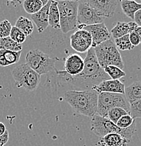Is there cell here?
<instances>
[{
	"label": "cell",
	"mask_w": 141,
	"mask_h": 146,
	"mask_svg": "<svg viewBox=\"0 0 141 146\" xmlns=\"http://www.w3.org/2000/svg\"><path fill=\"white\" fill-rule=\"evenodd\" d=\"M110 77L98 63L94 48H91L86 54L84 59V70L76 76H71L65 70H57L47 77L45 86L58 96L68 91L91 90Z\"/></svg>",
	"instance_id": "obj_1"
},
{
	"label": "cell",
	"mask_w": 141,
	"mask_h": 146,
	"mask_svg": "<svg viewBox=\"0 0 141 146\" xmlns=\"http://www.w3.org/2000/svg\"><path fill=\"white\" fill-rule=\"evenodd\" d=\"M63 98L75 113L92 118L97 114L98 94L96 91H68Z\"/></svg>",
	"instance_id": "obj_2"
},
{
	"label": "cell",
	"mask_w": 141,
	"mask_h": 146,
	"mask_svg": "<svg viewBox=\"0 0 141 146\" xmlns=\"http://www.w3.org/2000/svg\"><path fill=\"white\" fill-rule=\"evenodd\" d=\"M91 131L100 138L110 133H119L131 141L132 137L136 131V120H135L131 127L126 129H121L108 118L103 117L96 114L91 118Z\"/></svg>",
	"instance_id": "obj_3"
},
{
	"label": "cell",
	"mask_w": 141,
	"mask_h": 146,
	"mask_svg": "<svg viewBox=\"0 0 141 146\" xmlns=\"http://www.w3.org/2000/svg\"><path fill=\"white\" fill-rule=\"evenodd\" d=\"M98 63L102 68L109 65H115L120 69L124 68L120 52L112 39L107 40L94 48Z\"/></svg>",
	"instance_id": "obj_4"
},
{
	"label": "cell",
	"mask_w": 141,
	"mask_h": 146,
	"mask_svg": "<svg viewBox=\"0 0 141 146\" xmlns=\"http://www.w3.org/2000/svg\"><path fill=\"white\" fill-rule=\"evenodd\" d=\"M58 58H51L39 49H32L29 51L25 56V62L39 75L47 74L56 72V63Z\"/></svg>",
	"instance_id": "obj_5"
},
{
	"label": "cell",
	"mask_w": 141,
	"mask_h": 146,
	"mask_svg": "<svg viewBox=\"0 0 141 146\" xmlns=\"http://www.w3.org/2000/svg\"><path fill=\"white\" fill-rule=\"evenodd\" d=\"M12 76L18 88H23L29 92L36 90L40 83L41 75L27 63L16 66L12 70Z\"/></svg>",
	"instance_id": "obj_6"
},
{
	"label": "cell",
	"mask_w": 141,
	"mask_h": 146,
	"mask_svg": "<svg viewBox=\"0 0 141 146\" xmlns=\"http://www.w3.org/2000/svg\"><path fill=\"white\" fill-rule=\"evenodd\" d=\"M60 12V30L64 34L75 30L77 27V12L79 1H58Z\"/></svg>",
	"instance_id": "obj_7"
},
{
	"label": "cell",
	"mask_w": 141,
	"mask_h": 146,
	"mask_svg": "<svg viewBox=\"0 0 141 146\" xmlns=\"http://www.w3.org/2000/svg\"><path fill=\"white\" fill-rule=\"evenodd\" d=\"M114 108H122L129 112L130 104L124 94L107 92L98 94V115L107 118V113Z\"/></svg>",
	"instance_id": "obj_8"
},
{
	"label": "cell",
	"mask_w": 141,
	"mask_h": 146,
	"mask_svg": "<svg viewBox=\"0 0 141 146\" xmlns=\"http://www.w3.org/2000/svg\"><path fill=\"white\" fill-rule=\"evenodd\" d=\"M105 18L102 17L89 4L88 1H79L77 12L78 25H92L104 23ZM77 25V26H78Z\"/></svg>",
	"instance_id": "obj_9"
},
{
	"label": "cell",
	"mask_w": 141,
	"mask_h": 146,
	"mask_svg": "<svg viewBox=\"0 0 141 146\" xmlns=\"http://www.w3.org/2000/svg\"><path fill=\"white\" fill-rule=\"evenodd\" d=\"M70 44L77 52L86 53L92 48L93 40L89 32L85 30H78L70 36Z\"/></svg>",
	"instance_id": "obj_10"
},
{
	"label": "cell",
	"mask_w": 141,
	"mask_h": 146,
	"mask_svg": "<svg viewBox=\"0 0 141 146\" xmlns=\"http://www.w3.org/2000/svg\"><path fill=\"white\" fill-rule=\"evenodd\" d=\"M79 30H85L89 32L92 36V48L111 39L112 35L104 23L92 25H78Z\"/></svg>",
	"instance_id": "obj_11"
},
{
	"label": "cell",
	"mask_w": 141,
	"mask_h": 146,
	"mask_svg": "<svg viewBox=\"0 0 141 146\" xmlns=\"http://www.w3.org/2000/svg\"><path fill=\"white\" fill-rule=\"evenodd\" d=\"M89 4L103 18H111L120 1L117 0H89Z\"/></svg>",
	"instance_id": "obj_12"
},
{
	"label": "cell",
	"mask_w": 141,
	"mask_h": 146,
	"mask_svg": "<svg viewBox=\"0 0 141 146\" xmlns=\"http://www.w3.org/2000/svg\"><path fill=\"white\" fill-rule=\"evenodd\" d=\"M65 72L71 76L80 74L84 68V60L79 54H70L64 59Z\"/></svg>",
	"instance_id": "obj_13"
},
{
	"label": "cell",
	"mask_w": 141,
	"mask_h": 146,
	"mask_svg": "<svg viewBox=\"0 0 141 146\" xmlns=\"http://www.w3.org/2000/svg\"><path fill=\"white\" fill-rule=\"evenodd\" d=\"M125 84L120 80H107L101 82L98 86L93 87V90L96 91L98 94L103 92L121 94L125 95Z\"/></svg>",
	"instance_id": "obj_14"
},
{
	"label": "cell",
	"mask_w": 141,
	"mask_h": 146,
	"mask_svg": "<svg viewBox=\"0 0 141 146\" xmlns=\"http://www.w3.org/2000/svg\"><path fill=\"white\" fill-rule=\"evenodd\" d=\"M51 1H49L46 5H45L39 12L31 16L33 23L37 26L38 33H42L49 25L48 23V13Z\"/></svg>",
	"instance_id": "obj_15"
},
{
	"label": "cell",
	"mask_w": 141,
	"mask_h": 146,
	"mask_svg": "<svg viewBox=\"0 0 141 146\" xmlns=\"http://www.w3.org/2000/svg\"><path fill=\"white\" fill-rule=\"evenodd\" d=\"M138 27V25L133 21L128 23L117 22L115 27L112 29L110 33L114 39H117L133 33Z\"/></svg>",
	"instance_id": "obj_16"
},
{
	"label": "cell",
	"mask_w": 141,
	"mask_h": 146,
	"mask_svg": "<svg viewBox=\"0 0 141 146\" xmlns=\"http://www.w3.org/2000/svg\"><path fill=\"white\" fill-rule=\"evenodd\" d=\"M129 142L119 133H110L100 138L98 144L101 146H126Z\"/></svg>",
	"instance_id": "obj_17"
},
{
	"label": "cell",
	"mask_w": 141,
	"mask_h": 146,
	"mask_svg": "<svg viewBox=\"0 0 141 146\" xmlns=\"http://www.w3.org/2000/svg\"><path fill=\"white\" fill-rule=\"evenodd\" d=\"M22 51H12L8 50L0 51V66L7 67L19 63Z\"/></svg>",
	"instance_id": "obj_18"
},
{
	"label": "cell",
	"mask_w": 141,
	"mask_h": 146,
	"mask_svg": "<svg viewBox=\"0 0 141 146\" xmlns=\"http://www.w3.org/2000/svg\"><path fill=\"white\" fill-rule=\"evenodd\" d=\"M125 96L127 100L131 103L141 99V82H135L125 89Z\"/></svg>",
	"instance_id": "obj_19"
},
{
	"label": "cell",
	"mask_w": 141,
	"mask_h": 146,
	"mask_svg": "<svg viewBox=\"0 0 141 146\" xmlns=\"http://www.w3.org/2000/svg\"><path fill=\"white\" fill-rule=\"evenodd\" d=\"M120 4L123 13L132 20H134L136 12L141 9V4L133 0H122Z\"/></svg>",
	"instance_id": "obj_20"
},
{
	"label": "cell",
	"mask_w": 141,
	"mask_h": 146,
	"mask_svg": "<svg viewBox=\"0 0 141 146\" xmlns=\"http://www.w3.org/2000/svg\"><path fill=\"white\" fill-rule=\"evenodd\" d=\"M48 23L52 28L60 29V12L57 1H51L48 13Z\"/></svg>",
	"instance_id": "obj_21"
},
{
	"label": "cell",
	"mask_w": 141,
	"mask_h": 146,
	"mask_svg": "<svg viewBox=\"0 0 141 146\" xmlns=\"http://www.w3.org/2000/svg\"><path fill=\"white\" fill-rule=\"evenodd\" d=\"M15 27L19 28L26 36H29L32 33L34 30V25L32 22L28 18L21 16L16 21Z\"/></svg>",
	"instance_id": "obj_22"
},
{
	"label": "cell",
	"mask_w": 141,
	"mask_h": 146,
	"mask_svg": "<svg viewBox=\"0 0 141 146\" xmlns=\"http://www.w3.org/2000/svg\"><path fill=\"white\" fill-rule=\"evenodd\" d=\"M44 7L42 0H25L23 3L24 10L28 14H35Z\"/></svg>",
	"instance_id": "obj_23"
},
{
	"label": "cell",
	"mask_w": 141,
	"mask_h": 146,
	"mask_svg": "<svg viewBox=\"0 0 141 146\" xmlns=\"http://www.w3.org/2000/svg\"><path fill=\"white\" fill-rule=\"evenodd\" d=\"M22 44L16 43L11 39L10 36L6 38H0V51L1 50H8L12 51H22Z\"/></svg>",
	"instance_id": "obj_24"
},
{
	"label": "cell",
	"mask_w": 141,
	"mask_h": 146,
	"mask_svg": "<svg viewBox=\"0 0 141 146\" xmlns=\"http://www.w3.org/2000/svg\"><path fill=\"white\" fill-rule=\"evenodd\" d=\"M104 70L106 74L113 80H120V79L126 75V73L123 71V70L115 65H109L104 68Z\"/></svg>",
	"instance_id": "obj_25"
},
{
	"label": "cell",
	"mask_w": 141,
	"mask_h": 146,
	"mask_svg": "<svg viewBox=\"0 0 141 146\" xmlns=\"http://www.w3.org/2000/svg\"><path fill=\"white\" fill-rule=\"evenodd\" d=\"M115 44L119 51H131L134 48V46L130 42L129 35L115 39Z\"/></svg>",
	"instance_id": "obj_26"
},
{
	"label": "cell",
	"mask_w": 141,
	"mask_h": 146,
	"mask_svg": "<svg viewBox=\"0 0 141 146\" xmlns=\"http://www.w3.org/2000/svg\"><path fill=\"white\" fill-rule=\"evenodd\" d=\"M128 114H129V112L122 108H114L110 110L107 113V118L115 124H117V121L120 119L121 117Z\"/></svg>",
	"instance_id": "obj_27"
},
{
	"label": "cell",
	"mask_w": 141,
	"mask_h": 146,
	"mask_svg": "<svg viewBox=\"0 0 141 146\" xmlns=\"http://www.w3.org/2000/svg\"><path fill=\"white\" fill-rule=\"evenodd\" d=\"M10 37L11 38V39H13L14 42H16V43L22 44L23 43V42H25V40H26L27 36L25 35L21 30H20L19 28L13 26L12 27Z\"/></svg>",
	"instance_id": "obj_28"
},
{
	"label": "cell",
	"mask_w": 141,
	"mask_h": 146,
	"mask_svg": "<svg viewBox=\"0 0 141 146\" xmlns=\"http://www.w3.org/2000/svg\"><path fill=\"white\" fill-rule=\"evenodd\" d=\"M12 27L13 26L8 20H4L0 22V38H6L10 36Z\"/></svg>",
	"instance_id": "obj_29"
},
{
	"label": "cell",
	"mask_w": 141,
	"mask_h": 146,
	"mask_svg": "<svg viewBox=\"0 0 141 146\" xmlns=\"http://www.w3.org/2000/svg\"><path fill=\"white\" fill-rule=\"evenodd\" d=\"M130 115L133 119L141 118V99L130 105Z\"/></svg>",
	"instance_id": "obj_30"
},
{
	"label": "cell",
	"mask_w": 141,
	"mask_h": 146,
	"mask_svg": "<svg viewBox=\"0 0 141 146\" xmlns=\"http://www.w3.org/2000/svg\"><path fill=\"white\" fill-rule=\"evenodd\" d=\"M135 120L136 119L132 117L130 114H128V115H126L121 117L120 119L117 123V125L121 129H126V128L131 127Z\"/></svg>",
	"instance_id": "obj_31"
},
{
	"label": "cell",
	"mask_w": 141,
	"mask_h": 146,
	"mask_svg": "<svg viewBox=\"0 0 141 146\" xmlns=\"http://www.w3.org/2000/svg\"><path fill=\"white\" fill-rule=\"evenodd\" d=\"M129 39L130 42H131V44L133 46H137L140 44V40L139 36H138V35L136 34L135 32H133V33H130L129 34Z\"/></svg>",
	"instance_id": "obj_32"
},
{
	"label": "cell",
	"mask_w": 141,
	"mask_h": 146,
	"mask_svg": "<svg viewBox=\"0 0 141 146\" xmlns=\"http://www.w3.org/2000/svg\"><path fill=\"white\" fill-rule=\"evenodd\" d=\"M9 139V133L8 131H7L4 134L0 136V146H4L8 142Z\"/></svg>",
	"instance_id": "obj_33"
},
{
	"label": "cell",
	"mask_w": 141,
	"mask_h": 146,
	"mask_svg": "<svg viewBox=\"0 0 141 146\" xmlns=\"http://www.w3.org/2000/svg\"><path fill=\"white\" fill-rule=\"evenodd\" d=\"M134 22L136 23L139 27H141V9L138 11L136 13V14H135Z\"/></svg>",
	"instance_id": "obj_34"
},
{
	"label": "cell",
	"mask_w": 141,
	"mask_h": 146,
	"mask_svg": "<svg viewBox=\"0 0 141 146\" xmlns=\"http://www.w3.org/2000/svg\"><path fill=\"white\" fill-rule=\"evenodd\" d=\"M7 131V127H6L5 124H4L3 122H1V121H0V136H2L3 134H4Z\"/></svg>",
	"instance_id": "obj_35"
},
{
	"label": "cell",
	"mask_w": 141,
	"mask_h": 146,
	"mask_svg": "<svg viewBox=\"0 0 141 146\" xmlns=\"http://www.w3.org/2000/svg\"><path fill=\"white\" fill-rule=\"evenodd\" d=\"M134 32L138 35V36H139V38H140V44H141V27H139V26L138 27Z\"/></svg>",
	"instance_id": "obj_36"
}]
</instances>
